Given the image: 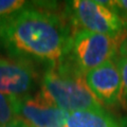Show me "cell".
<instances>
[{
    "instance_id": "1",
    "label": "cell",
    "mask_w": 127,
    "mask_h": 127,
    "mask_svg": "<svg viewBox=\"0 0 127 127\" xmlns=\"http://www.w3.org/2000/svg\"><path fill=\"white\" fill-rule=\"evenodd\" d=\"M51 4H32L0 19V52L12 58L55 65L67 55L74 31L65 14Z\"/></svg>"
},
{
    "instance_id": "10",
    "label": "cell",
    "mask_w": 127,
    "mask_h": 127,
    "mask_svg": "<svg viewBox=\"0 0 127 127\" xmlns=\"http://www.w3.org/2000/svg\"><path fill=\"white\" fill-rule=\"evenodd\" d=\"M31 4L32 2L23 0H0V19L10 16Z\"/></svg>"
},
{
    "instance_id": "9",
    "label": "cell",
    "mask_w": 127,
    "mask_h": 127,
    "mask_svg": "<svg viewBox=\"0 0 127 127\" xmlns=\"http://www.w3.org/2000/svg\"><path fill=\"white\" fill-rule=\"evenodd\" d=\"M16 117L14 98L0 92V126L7 125L13 122Z\"/></svg>"
},
{
    "instance_id": "8",
    "label": "cell",
    "mask_w": 127,
    "mask_h": 127,
    "mask_svg": "<svg viewBox=\"0 0 127 127\" xmlns=\"http://www.w3.org/2000/svg\"><path fill=\"white\" fill-rule=\"evenodd\" d=\"M65 127H123V125L104 108H101L69 113Z\"/></svg>"
},
{
    "instance_id": "4",
    "label": "cell",
    "mask_w": 127,
    "mask_h": 127,
    "mask_svg": "<svg viewBox=\"0 0 127 127\" xmlns=\"http://www.w3.org/2000/svg\"><path fill=\"white\" fill-rule=\"evenodd\" d=\"M72 28L76 31H89L116 38H124L126 27L106 1L73 0L66 3V13Z\"/></svg>"
},
{
    "instance_id": "5",
    "label": "cell",
    "mask_w": 127,
    "mask_h": 127,
    "mask_svg": "<svg viewBox=\"0 0 127 127\" xmlns=\"http://www.w3.org/2000/svg\"><path fill=\"white\" fill-rule=\"evenodd\" d=\"M42 73L36 64L0 54V92L20 100L40 90Z\"/></svg>"
},
{
    "instance_id": "2",
    "label": "cell",
    "mask_w": 127,
    "mask_h": 127,
    "mask_svg": "<svg viewBox=\"0 0 127 127\" xmlns=\"http://www.w3.org/2000/svg\"><path fill=\"white\" fill-rule=\"evenodd\" d=\"M40 90L54 105L68 113L104 108L87 87L84 75L62 61L43 70Z\"/></svg>"
},
{
    "instance_id": "13",
    "label": "cell",
    "mask_w": 127,
    "mask_h": 127,
    "mask_svg": "<svg viewBox=\"0 0 127 127\" xmlns=\"http://www.w3.org/2000/svg\"><path fill=\"white\" fill-rule=\"evenodd\" d=\"M118 53L120 54V57L127 58V34L125 35V37L121 40L120 45H119Z\"/></svg>"
},
{
    "instance_id": "3",
    "label": "cell",
    "mask_w": 127,
    "mask_h": 127,
    "mask_svg": "<svg viewBox=\"0 0 127 127\" xmlns=\"http://www.w3.org/2000/svg\"><path fill=\"white\" fill-rule=\"evenodd\" d=\"M122 39L89 31L73 33L70 48L62 62L75 72L85 75L103 64L116 59Z\"/></svg>"
},
{
    "instance_id": "12",
    "label": "cell",
    "mask_w": 127,
    "mask_h": 127,
    "mask_svg": "<svg viewBox=\"0 0 127 127\" xmlns=\"http://www.w3.org/2000/svg\"><path fill=\"white\" fill-rule=\"evenodd\" d=\"M117 64L122 77V97L127 103V58H117Z\"/></svg>"
},
{
    "instance_id": "6",
    "label": "cell",
    "mask_w": 127,
    "mask_h": 127,
    "mask_svg": "<svg viewBox=\"0 0 127 127\" xmlns=\"http://www.w3.org/2000/svg\"><path fill=\"white\" fill-rule=\"evenodd\" d=\"M16 117L29 127H65L69 113L58 108L41 90L28 97L14 98Z\"/></svg>"
},
{
    "instance_id": "11",
    "label": "cell",
    "mask_w": 127,
    "mask_h": 127,
    "mask_svg": "<svg viewBox=\"0 0 127 127\" xmlns=\"http://www.w3.org/2000/svg\"><path fill=\"white\" fill-rule=\"evenodd\" d=\"M108 5L118 17L121 19L127 29V0H113V1H106Z\"/></svg>"
},
{
    "instance_id": "14",
    "label": "cell",
    "mask_w": 127,
    "mask_h": 127,
    "mask_svg": "<svg viewBox=\"0 0 127 127\" xmlns=\"http://www.w3.org/2000/svg\"><path fill=\"white\" fill-rule=\"evenodd\" d=\"M0 127H29L26 123H23L21 120L19 119H15L13 122L9 123L7 125H4V126H0Z\"/></svg>"
},
{
    "instance_id": "7",
    "label": "cell",
    "mask_w": 127,
    "mask_h": 127,
    "mask_svg": "<svg viewBox=\"0 0 127 127\" xmlns=\"http://www.w3.org/2000/svg\"><path fill=\"white\" fill-rule=\"evenodd\" d=\"M87 87L101 105L113 106L122 97V77L117 58L84 75Z\"/></svg>"
}]
</instances>
